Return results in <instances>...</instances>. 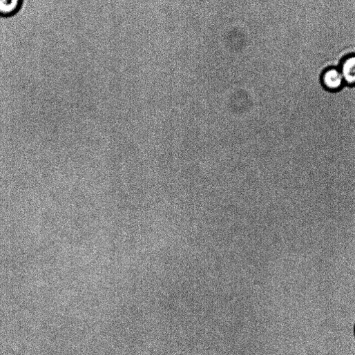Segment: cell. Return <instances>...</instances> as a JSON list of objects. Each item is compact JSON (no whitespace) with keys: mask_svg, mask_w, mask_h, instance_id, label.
<instances>
[{"mask_svg":"<svg viewBox=\"0 0 355 355\" xmlns=\"http://www.w3.org/2000/svg\"><path fill=\"white\" fill-rule=\"evenodd\" d=\"M321 84L329 92H338L345 85L343 76L339 69L335 68L325 70L321 77Z\"/></svg>","mask_w":355,"mask_h":355,"instance_id":"cell-1","label":"cell"},{"mask_svg":"<svg viewBox=\"0 0 355 355\" xmlns=\"http://www.w3.org/2000/svg\"><path fill=\"white\" fill-rule=\"evenodd\" d=\"M339 70L345 84L349 87L355 86V56L346 58Z\"/></svg>","mask_w":355,"mask_h":355,"instance_id":"cell-2","label":"cell"},{"mask_svg":"<svg viewBox=\"0 0 355 355\" xmlns=\"http://www.w3.org/2000/svg\"><path fill=\"white\" fill-rule=\"evenodd\" d=\"M23 0H0V15L11 17L21 9Z\"/></svg>","mask_w":355,"mask_h":355,"instance_id":"cell-3","label":"cell"}]
</instances>
